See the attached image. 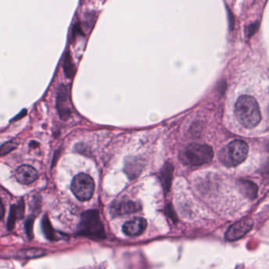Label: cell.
Instances as JSON below:
<instances>
[{
    "instance_id": "cb8c5ba5",
    "label": "cell",
    "mask_w": 269,
    "mask_h": 269,
    "mask_svg": "<svg viewBox=\"0 0 269 269\" xmlns=\"http://www.w3.org/2000/svg\"><path fill=\"white\" fill-rule=\"evenodd\" d=\"M268 146H269V144H268Z\"/></svg>"
},
{
    "instance_id": "5bb4252c",
    "label": "cell",
    "mask_w": 269,
    "mask_h": 269,
    "mask_svg": "<svg viewBox=\"0 0 269 269\" xmlns=\"http://www.w3.org/2000/svg\"><path fill=\"white\" fill-rule=\"evenodd\" d=\"M42 229H43V234L45 237L48 238V240L55 241L56 240V235H55V230L51 226V222H50L49 218L48 215H45L44 217L42 220Z\"/></svg>"
},
{
    "instance_id": "ba28073f",
    "label": "cell",
    "mask_w": 269,
    "mask_h": 269,
    "mask_svg": "<svg viewBox=\"0 0 269 269\" xmlns=\"http://www.w3.org/2000/svg\"><path fill=\"white\" fill-rule=\"evenodd\" d=\"M141 209L140 203L137 201L123 200L121 201H115L110 207L111 216H120L123 215L129 214V213H137Z\"/></svg>"
},
{
    "instance_id": "4fadbf2b",
    "label": "cell",
    "mask_w": 269,
    "mask_h": 269,
    "mask_svg": "<svg viewBox=\"0 0 269 269\" xmlns=\"http://www.w3.org/2000/svg\"><path fill=\"white\" fill-rule=\"evenodd\" d=\"M237 183L239 191L245 197L252 200L257 197L258 188L255 183L248 180H239Z\"/></svg>"
},
{
    "instance_id": "2e32d148",
    "label": "cell",
    "mask_w": 269,
    "mask_h": 269,
    "mask_svg": "<svg viewBox=\"0 0 269 269\" xmlns=\"http://www.w3.org/2000/svg\"><path fill=\"white\" fill-rule=\"evenodd\" d=\"M63 67L67 77H70V78L74 77L76 72V67L70 53H67L66 55H65V59H64Z\"/></svg>"
},
{
    "instance_id": "44dd1931",
    "label": "cell",
    "mask_w": 269,
    "mask_h": 269,
    "mask_svg": "<svg viewBox=\"0 0 269 269\" xmlns=\"http://www.w3.org/2000/svg\"><path fill=\"white\" fill-rule=\"evenodd\" d=\"M4 213H5V210H4V204H3L2 200L0 198V220L4 218Z\"/></svg>"
},
{
    "instance_id": "5b68a950",
    "label": "cell",
    "mask_w": 269,
    "mask_h": 269,
    "mask_svg": "<svg viewBox=\"0 0 269 269\" xmlns=\"http://www.w3.org/2000/svg\"><path fill=\"white\" fill-rule=\"evenodd\" d=\"M71 191L80 201H88L94 194V180L87 174H79L72 181Z\"/></svg>"
},
{
    "instance_id": "ac0fdd59",
    "label": "cell",
    "mask_w": 269,
    "mask_h": 269,
    "mask_svg": "<svg viewBox=\"0 0 269 269\" xmlns=\"http://www.w3.org/2000/svg\"><path fill=\"white\" fill-rule=\"evenodd\" d=\"M17 219V211H16V204L10 206V214L7 220V229L10 232L14 230L15 226L16 220Z\"/></svg>"
},
{
    "instance_id": "7402d4cb",
    "label": "cell",
    "mask_w": 269,
    "mask_h": 269,
    "mask_svg": "<svg viewBox=\"0 0 269 269\" xmlns=\"http://www.w3.org/2000/svg\"><path fill=\"white\" fill-rule=\"evenodd\" d=\"M26 112H26V110L23 111V112H20V114H18V115H17V116L11 121H16L17 120V119H20V118H23V117H24L25 115H26Z\"/></svg>"
},
{
    "instance_id": "3957f363",
    "label": "cell",
    "mask_w": 269,
    "mask_h": 269,
    "mask_svg": "<svg viewBox=\"0 0 269 269\" xmlns=\"http://www.w3.org/2000/svg\"><path fill=\"white\" fill-rule=\"evenodd\" d=\"M249 153V147L242 141H232L225 146L219 153V159L225 166L235 167L245 161Z\"/></svg>"
},
{
    "instance_id": "277c9868",
    "label": "cell",
    "mask_w": 269,
    "mask_h": 269,
    "mask_svg": "<svg viewBox=\"0 0 269 269\" xmlns=\"http://www.w3.org/2000/svg\"><path fill=\"white\" fill-rule=\"evenodd\" d=\"M213 158V149L208 144H191L186 148L181 159L186 164L199 166L210 163Z\"/></svg>"
},
{
    "instance_id": "9a60e30c",
    "label": "cell",
    "mask_w": 269,
    "mask_h": 269,
    "mask_svg": "<svg viewBox=\"0 0 269 269\" xmlns=\"http://www.w3.org/2000/svg\"><path fill=\"white\" fill-rule=\"evenodd\" d=\"M45 251L43 249H27L18 253V256L24 258H35L44 255Z\"/></svg>"
},
{
    "instance_id": "e0dca14e",
    "label": "cell",
    "mask_w": 269,
    "mask_h": 269,
    "mask_svg": "<svg viewBox=\"0 0 269 269\" xmlns=\"http://www.w3.org/2000/svg\"><path fill=\"white\" fill-rule=\"evenodd\" d=\"M19 141L17 139H14L12 141H9L7 142L4 143L1 147H0V156H5L8 154L10 152L16 149L18 146Z\"/></svg>"
},
{
    "instance_id": "52a82bcc",
    "label": "cell",
    "mask_w": 269,
    "mask_h": 269,
    "mask_svg": "<svg viewBox=\"0 0 269 269\" xmlns=\"http://www.w3.org/2000/svg\"><path fill=\"white\" fill-rule=\"evenodd\" d=\"M57 108L60 117L67 119L71 115V102H70V89L68 86H61L58 89L57 96Z\"/></svg>"
},
{
    "instance_id": "7a4b0ae2",
    "label": "cell",
    "mask_w": 269,
    "mask_h": 269,
    "mask_svg": "<svg viewBox=\"0 0 269 269\" xmlns=\"http://www.w3.org/2000/svg\"><path fill=\"white\" fill-rule=\"evenodd\" d=\"M78 235L95 239L106 238V232L99 211L87 210L81 215Z\"/></svg>"
},
{
    "instance_id": "6da1fadb",
    "label": "cell",
    "mask_w": 269,
    "mask_h": 269,
    "mask_svg": "<svg viewBox=\"0 0 269 269\" xmlns=\"http://www.w3.org/2000/svg\"><path fill=\"white\" fill-rule=\"evenodd\" d=\"M235 112L239 122L246 128H254L261 122L259 105L253 96H240L235 103Z\"/></svg>"
},
{
    "instance_id": "8fae6325",
    "label": "cell",
    "mask_w": 269,
    "mask_h": 269,
    "mask_svg": "<svg viewBox=\"0 0 269 269\" xmlns=\"http://www.w3.org/2000/svg\"><path fill=\"white\" fill-rule=\"evenodd\" d=\"M141 159L129 157L125 161V172L130 178H137L143 169Z\"/></svg>"
},
{
    "instance_id": "d6986e66",
    "label": "cell",
    "mask_w": 269,
    "mask_h": 269,
    "mask_svg": "<svg viewBox=\"0 0 269 269\" xmlns=\"http://www.w3.org/2000/svg\"><path fill=\"white\" fill-rule=\"evenodd\" d=\"M35 216H31L28 217L25 224V228H26V235L29 239H33V226H34Z\"/></svg>"
},
{
    "instance_id": "603a6c76",
    "label": "cell",
    "mask_w": 269,
    "mask_h": 269,
    "mask_svg": "<svg viewBox=\"0 0 269 269\" xmlns=\"http://www.w3.org/2000/svg\"><path fill=\"white\" fill-rule=\"evenodd\" d=\"M268 116H269V108H268Z\"/></svg>"
},
{
    "instance_id": "30bf717a",
    "label": "cell",
    "mask_w": 269,
    "mask_h": 269,
    "mask_svg": "<svg viewBox=\"0 0 269 269\" xmlns=\"http://www.w3.org/2000/svg\"><path fill=\"white\" fill-rule=\"evenodd\" d=\"M38 173L30 165H21L16 171V178L20 183L29 185L36 180Z\"/></svg>"
},
{
    "instance_id": "7c38bea8",
    "label": "cell",
    "mask_w": 269,
    "mask_h": 269,
    "mask_svg": "<svg viewBox=\"0 0 269 269\" xmlns=\"http://www.w3.org/2000/svg\"><path fill=\"white\" fill-rule=\"evenodd\" d=\"M174 167L172 163L167 162L164 165L161 172V182L165 193L170 191L171 185H172V177H173Z\"/></svg>"
},
{
    "instance_id": "ffe728a7",
    "label": "cell",
    "mask_w": 269,
    "mask_h": 269,
    "mask_svg": "<svg viewBox=\"0 0 269 269\" xmlns=\"http://www.w3.org/2000/svg\"><path fill=\"white\" fill-rule=\"evenodd\" d=\"M16 211L18 219H23L25 215V202L23 199H20V201L16 204Z\"/></svg>"
},
{
    "instance_id": "8992f818",
    "label": "cell",
    "mask_w": 269,
    "mask_h": 269,
    "mask_svg": "<svg viewBox=\"0 0 269 269\" xmlns=\"http://www.w3.org/2000/svg\"><path fill=\"white\" fill-rule=\"evenodd\" d=\"M253 226H254V220L251 218H244L234 223L228 229L225 234V238L230 242L239 240L249 233L252 230Z\"/></svg>"
},
{
    "instance_id": "9c48e42d",
    "label": "cell",
    "mask_w": 269,
    "mask_h": 269,
    "mask_svg": "<svg viewBox=\"0 0 269 269\" xmlns=\"http://www.w3.org/2000/svg\"><path fill=\"white\" fill-rule=\"evenodd\" d=\"M147 226V222L145 219L140 217L134 218L124 224L123 232L128 236H139L146 230Z\"/></svg>"
}]
</instances>
